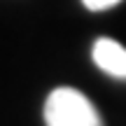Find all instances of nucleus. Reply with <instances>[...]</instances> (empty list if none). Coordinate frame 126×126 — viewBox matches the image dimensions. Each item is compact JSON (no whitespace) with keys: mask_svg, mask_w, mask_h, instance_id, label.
Returning <instances> with one entry per match:
<instances>
[{"mask_svg":"<svg viewBox=\"0 0 126 126\" xmlns=\"http://www.w3.org/2000/svg\"><path fill=\"white\" fill-rule=\"evenodd\" d=\"M45 122L47 126H103L96 105L70 86H59L47 96Z\"/></svg>","mask_w":126,"mask_h":126,"instance_id":"nucleus-1","label":"nucleus"},{"mask_svg":"<svg viewBox=\"0 0 126 126\" xmlns=\"http://www.w3.org/2000/svg\"><path fill=\"white\" fill-rule=\"evenodd\" d=\"M91 56L103 72L117 77V79H126V49L119 42L110 40V37H98L94 42Z\"/></svg>","mask_w":126,"mask_h":126,"instance_id":"nucleus-2","label":"nucleus"},{"mask_svg":"<svg viewBox=\"0 0 126 126\" xmlns=\"http://www.w3.org/2000/svg\"><path fill=\"white\" fill-rule=\"evenodd\" d=\"M122 0H82V5H84L89 12H105V9L114 7V5H119Z\"/></svg>","mask_w":126,"mask_h":126,"instance_id":"nucleus-3","label":"nucleus"}]
</instances>
